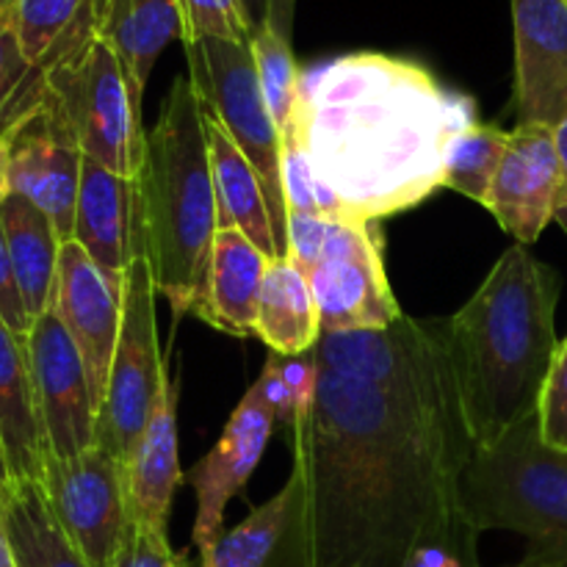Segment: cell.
<instances>
[{
    "label": "cell",
    "instance_id": "cell-23",
    "mask_svg": "<svg viewBox=\"0 0 567 567\" xmlns=\"http://www.w3.org/2000/svg\"><path fill=\"white\" fill-rule=\"evenodd\" d=\"M203 116L205 136H208L210 172H214L216 208H219V227H236L244 236L252 238L271 260H282L258 172L252 169L247 155L236 147V142L227 136L225 127L205 109Z\"/></svg>",
    "mask_w": 567,
    "mask_h": 567
},
{
    "label": "cell",
    "instance_id": "cell-9",
    "mask_svg": "<svg viewBox=\"0 0 567 567\" xmlns=\"http://www.w3.org/2000/svg\"><path fill=\"white\" fill-rule=\"evenodd\" d=\"M155 282L147 258L136 252L122 277V324L109 385L97 413V446L125 468L161 399L169 363L158 347Z\"/></svg>",
    "mask_w": 567,
    "mask_h": 567
},
{
    "label": "cell",
    "instance_id": "cell-33",
    "mask_svg": "<svg viewBox=\"0 0 567 567\" xmlns=\"http://www.w3.org/2000/svg\"><path fill=\"white\" fill-rule=\"evenodd\" d=\"M111 567H188V554L172 551L166 532L131 520Z\"/></svg>",
    "mask_w": 567,
    "mask_h": 567
},
{
    "label": "cell",
    "instance_id": "cell-22",
    "mask_svg": "<svg viewBox=\"0 0 567 567\" xmlns=\"http://www.w3.org/2000/svg\"><path fill=\"white\" fill-rule=\"evenodd\" d=\"M97 33L114 48L131 78L144 94L153 66L172 39H183V14L177 0H94Z\"/></svg>",
    "mask_w": 567,
    "mask_h": 567
},
{
    "label": "cell",
    "instance_id": "cell-25",
    "mask_svg": "<svg viewBox=\"0 0 567 567\" xmlns=\"http://www.w3.org/2000/svg\"><path fill=\"white\" fill-rule=\"evenodd\" d=\"M6 247L14 266L17 286L31 319L42 316L53 302L55 275H59L61 238L44 210L20 194H9L0 208Z\"/></svg>",
    "mask_w": 567,
    "mask_h": 567
},
{
    "label": "cell",
    "instance_id": "cell-11",
    "mask_svg": "<svg viewBox=\"0 0 567 567\" xmlns=\"http://www.w3.org/2000/svg\"><path fill=\"white\" fill-rule=\"evenodd\" d=\"M28 358L50 457H78L97 443V402L86 363L53 308L33 319Z\"/></svg>",
    "mask_w": 567,
    "mask_h": 567
},
{
    "label": "cell",
    "instance_id": "cell-34",
    "mask_svg": "<svg viewBox=\"0 0 567 567\" xmlns=\"http://www.w3.org/2000/svg\"><path fill=\"white\" fill-rule=\"evenodd\" d=\"M266 363L282 377V382H286L288 391H291L297 419L308 413L316 402V393H319V360H316V349L302 354L269 352V360H266Z\"/></svg>",
    "mask_w": 567,
    "mask_h": 567
},
{
    "label": "cell",
    "instance_id": "cell-32",
    "mask_svg": "<svg viewBox=\"0 0 567 567\" xmlns=\"http://www.w3.org/2000/svg\"><path fill=\"white\" fill-rule=\"evenodd\" d=\"M537 421H540L543 441L557 452H567V338L559 343L551 374L543 388Z\"/></svg>",
    "mask_w": 567,
    "mask_h": 567
},
{
    "label": "cell",
    "instance_id": "cell-45",
    "mask_svg": "<svg viewBox=\"0 0 567 567\" xmlns=\"http://www.w3.org/2000/svg\"><path fill=\"white\" fill-rule=\"evenodd\" d=\"M11 3H14V0H0V11H3V9H9Z\"/></svg>",
    "mask_w": 567,
    "mask_h": 567
},
{
    "label": "cell",
    "instance_id": "cell-26",
    "mask_svg": "<svg viewBox=\"0 0 567 567\" xmlns=\"http://www.w3.org/2000/svg\"><path fill=\"white\" fill-rule=\"evenodd\" d=\"M255 338L275 354H302L319 343V308L302 269L291 258L269 264L258 299Z\"/></svg>",
    "mask_w": 567,
    "mask_h": 567
},
{
    "label": "cell",
    "instance_id": "cell-8",
    "mask_svg": "<svg viewBox=\"0 0 567 567\" xmlns=\"http://www.w3.org/2000/svg\"><path fill=\"white\" fill-rule=\"evenodd\" d=\"M188 81L203 109L219 122L247 155L264 186L277 247L288 258V205L282 192V136L260 89L252 44L236 39L199 37L183 42Z\"/></svg>",
    "mask_w": 567,
    "mask_h": 567
},
{
    "label": "cell",
    "instance_id": "cell-30",
    "mask_svg": "<svg viewBox=\"0 0 567 567\" xmlns=\"http://www.w3.org/2000/svg\"><path fill=\"white\" fill-rule=\"evenodd\" d=\"M183 14V39L216 37L249 42L255 33L241 0H177Z\"/></svg>",
    "mask_w": 567,
    "mask_h": 567
},
{
    "label": "cell",
    "instance_id": "cell-41",
    "mask_svg": "<svg viewBox=\"0 0 567 567\" xmlns=\"http://www.w3.org/2000/svg\"><path fill=\"white\" fill-rule=\"evenodd\" d=\"M244 9H247V17L249 22H252V28L258 31L260 25H264V14H266V0H241Z\"/></svg>",
    "mask_w": 567,
    "mask_h": 567
},
{
    "label": "cell",
    "instance_id": "cell-40",
    "mask_svg": "<svg viewBox=\"0 0 567 567\" xmlns=\"http://www.w3.org/2000/svg\"><path fill=\"white\" fill-rule=\"evenodd\" d=\"M9 161H11V127L0 131V208L11 194V175H9Z\"/></svg>",
    "mask_w": 567,
    "mask_h": 567
},
{
    "label": "cell",
    "instance_id": "cell-36",
    "mask_svg": "<svg viewBox=\"0 0 567 567\" xmlns=\"http://www.w3.org/2000/svg\"><path fill=\"white\" fill-rule=\"evenodd\" d=\"M0 319L6 321V327H9L14 336L28 338V332H31L33 319L28 316L20 286H17L14 266H11L9 247H6L3 225H0Z\"/></svg>",
    "mask_w": 567,
    "mask_h": 567
},
{
    "label": "cell",
    "instance_id": "cell-14",
    "mask_svg": "<svg viewBox=\"0 0 567 567\" xmlns=\"http://www.w3.org/2000/svg\"><path fill=\"white\" fill-rule=\"evenodd\" d=\"M518 125L557 131L567 116V0H509Z\"/></svg>",
    "mask_w": 567,
    "mask_h": 567
},
{
    "label": "cell",
    "instance_id": "cell-31",
    "mask_svg": "<svg viewBox=\"0 0 567 567\" xmlns=\"http://www.w3.org/2000/svg\"><path fill=\"white\" fill-rule=\"evenodd\" d=\"M476 543L480 532L465 518H457L452 526L421 540L402 567H480Z\"/></svg>",
    "mask_w": 567,
    "mask_h": 567
},
{
    "label": "cell",
    "instance_id": "cell-24",
    "mask_svg": "<svg viewBox=\"0 0 567 567\" xmlns=\"http://www.w3.org/2000/svg\"><path fill=\"white\" fill-rule=\"evenodd\" d=\"M0 529L17 567H89L55 518L42 482L11 480L0 491Z\"/></svg>",
    "mask_w": 567,
    "mask_h": 567
},
{
    "label": "cell",
    "instance_id": "cell-27",
    "mask_svg": "<svg viewBox=\"0 0 567 567\" xmlns=\"http://www.w3.org/2000/svg\"><path fill=\"white\" fill-rule=\"evenodd\" d=\"M509 131L496 122H474L452 142L443 169V186L485 205L507 150Z\"/></svg>",
    "mask_w": 567,
    "mask_h": 567
},
{
    "label": "cell",
    "instance_id": "cell-2",
    "mask_svg": "<svg viewBox=\"0 0 567 567\" xmlns=\"http://www.w3.org/2000/svg\"><path fill=\"white\" fill-rule=\"evenodd\" d=\"M480 122L474 97L424 64L349 53L302 75L299 131L321 216L380 221L443 186L454 138Z\"/></svg>",
    "mask_w": 567,
    "mask_h": 567
},
{
    "label": "cell",
    "instance_id": "cell-7",
    "mask_svg": "<svg viewBox=\"0 0 567 567\" xmlns=\"http://www.w3.org/2000/svg\"><path fill=\"white\" fill-rule=\"evenodd\" d=\"M288 258L313 291L321 336L382 330L404 316L388 282L374 221L288 216Z\"/></svg>",
    "mask_w": 567,
    "mask_h": 567
},
{
    "label": "cell",
    "instance_id": "cell-1",
    "mask_svg": "<svg viewBox=\"0 0 567 567\" xmlns=\"http://www.w3.org/2000/svg\"><path fill=\"white\" fill-rule=\"evenodd\" d=\"M319 393L293 421L310 567H402L460 513L474 452L446 319L402 316L316 343Z\"/></svg>",
    "mask_w": 567,
    "mask_h": 567
},
{
    "label": "cell",
    "instance_id": "cell-4",
    "mask_svg": "<svg viewBox=\"0 0 567 567\" xmlns=\"http://www.w3.org/2000/svg\"><path fill=\"white\" fill-rule=\"evenodd\" d=\"M219 233L203 103L192 81L175 78L158 122L144 138L136 175V252L147 258L155 291L172 319L194 313Z\"/></svg>",
    "mask_w": 567,
    "mask_h": 567
},
{
    "label": "cell",
    "instance_id": "cell-16",
    "mask_svg": "<svg viewBox=\"0 0 567 567\" xmlns=\"http://www.w3.org/2000/svg\"><path fill=\"white\" fill-rule=\"evenodd\" d=\"M50 308L66 327L83 363H86L100 413L116 338H120L122 280L105 275L75 241H66L61 244L59 275H55Z\"/></svg>",
    "mask_w": 567,
    "mask_h": 567
},
{
    "label": "cell",
    "instance_id": "cell-44",
    "mask_svg": "<svg viewBox=\"0 0 567 567\" xmlns=\"http://www.w3.org/2000/svg\"><path fill=\"white\" fill-rule=\"evenodd\" d=\"M11 482V476H9V468H6V460H3V449H0V491H3L6 485H9Z\"/></svg>",
    "mask_w": 567,
    "mask_h": 567
},
{
    "label": "cell",
    "instance_id": "cell-17",
    "mask_svg": "<svg viewBox=\"0 0 567 567\" xmlns=\"http://www.w3.org/2000/svg\"><path fill=\"white\" fill-rule=\"evenodd\" d=\"M188 567H310L308 532H305V496L297 476L255 507L230 532H221L199 563Z\"/></svg>",
    "mask_w": 567,
    "mask_h": 567
},
{
    "label": "cell",
    "instance_id": "cell-18",
    "mask_svg": "<svg viewBox=\"0 0 567 567\" xmlns=\"http://www.w3.org/2000/svg\"><path fill=\"white\" fill-rule=\"evenodd\" d=\"M72 241L105 275L122 280L136 258V177L83 161Z\"/></svg>",
    "mask_w": 567,
    "mask_h": 567
},
{
    "label": "cell",
    "instance_id": "cell-10",
    "mask_svg": "<svg viewBox=\"0 0 567 567\" xmlns=\"http://www.w3.org/2000/svg\"><path fill=\"white\" fill-rule=\"evenodd\" d=\"M42 487L89 567H111L131 526L125 468L94 443L72 460L48 457Z\"/></svg>",
    "mask_w": 567,
    "mask_h": 567
},
{
    "label": "cell",
    "instance_id": "cell-12",
    "mask_svg": "<svg viewBox=\"0 0 567 567\" xmlns=\"http://www.w3.org/2000/svg\"><path fill=\"white\" fill-rule=\"evenodd\" d=\"M81 144L48 92L11 125V194L31 199L48 214L61 241H72L83 172Z\"/></svg>",
    "mask_w": 567,
    "mask_h": 567
},
{
    "label": "cell",
    "instance_id": "cell-19",
    "mask_svg": "<svg viewBox=\"0 0 567 567\" xmlns=\"http://www.w3.org/2000/svg\"><path fill=\"white\" fill-rule=\"evenodd\" d=\"M271 258L236 227H219L192 316L230 338H255L258 299Z\"/></svg>",
    "mask_w": 567,
    "mask_h": 567
},
{
    "label": "cell",
    "instance_id": "cell-35",
    "mask_svg": "<svg viewBox=\"0 0 567 567\" xmlns=\"http://www.w3.org/2000/svg\"><path fill=\"white\" fill-rule=\"evenodd\" d=\"M31 66L33 64H28L20 39H17L14 17H11L9 6V9L0 11V131H6V111H9L11 100H14L17 89L25 81Z\"/></svg>",
    "mask_w": 567,
    "mask_h": 567
},
{
    "label": "cell",
    "instance_id": "cell-6",
    "mask_svg": "<svg viewBox=\"0 0 567 567\" xmlns=\"http://www.w3.org/2000/svg\"><path fill=\"white\" fill-rule=\"evenodd\" d=\"M39 64L44 92L75 133L83 155L111 172L136 177L147 138L142 94L133 89L114 48L97 33L94 0Z\"/></svg>",
    "mask_w": 567,
    "mask_h": 567
},
{
    "label": "cell",
    "instance_id": "cell-43",
    "mask_svg": "<svg viewBox=\"0 0 567 567\" xmlns=\"http://www.w3.org/2000/svg\"><path fill=\"white\" fill-rule=\"evenodd\" d=\"M0 567H17L14 554H11V546L9 540H6L3 529H0Z\"/></svg>",
    "mask_w": 567,
    "mask_h": 567
},
{
    "label": "cell",
    "instance_id": "cell-21",
    "mask_svg": "<svg viewBox=\"0 0 567 567\" xmlns=\"http://www.w3.org/2000/svg\"><path fill=\"white\" fill-rule=\"evenodd\" d=\"M0 449L11 480L42 482L50 457L33 385L28 338L0 319Z\"/></svg>",
    "mask_w": 567,
    "mask_h": 567
},
{
    "label": "cell",
    "instance_id": "cell-38",
    "mask_svg": "<svg viewBox=\"0 0 567 567\" xmlns=\"http://www.w3.org/2000/svg\"><path fill=\"white\" fill-rule=\"evenodd\" d=\"M293 17H297V0H266L264 25H269L288 42L293 37Z\"/></svg>",
    "mask_w": 567,
    "mask_h": 567
},
{
    "label": "cell",
    "instance_id": "cell-42",
    "mask_svg": "<svg viewBox=\"0 0 567 567\" xmlns=\"http://www.w3.org/2000/svg\"><path fill=\"white\" fill-rule=\"evenodd\" d=\"M509 567H567V559H543V557H529V554H526L520 563Z\"/></svg>",
    "mask_w": 567,
    "mask_h": 567
},
{
    "label": "cell",
    "instance_id": "cell-13",
    "mask_svg": "<svg viewBox=\"0 0 567 567\" xmlns=\"http://www.w3.org/2000/svg\"><path fill=\"white\" fill-rule=\"evenodd\" d=\"M275 426V413L255 382L236 404L214 449L188 474L194 502H197L192 529L197 551H205L221 535L227 504L247 487L249 476L255 474L266 446H269Z\"/></svg>",
    "mask_w": 567,
    "mask_h": 567
},
{
    "label": "cell",
    "instance_id": "cell-39",
    "mask_svg": "<svg viewBox=\"0 0 567 567\" xmlns=\"http://www.w3.org/2000/svg\"><path fill=\"white\" fill-rule=\"evenodd\" d=\"M557 147H559V164H563V188H559V205L554 221H559V227L567 233V116L563 125L557 127Z\"/></svg>",
    "mask_w": 567,
    "mask_h": 567
},
{
    "label": "cell",
    "instance_id": "cell-3",
    "mask_svg": "<svg viewBox=\"0 0 567 567\" xmlns=\"http://www.w3.org/2000/svg\"><path fill=\"white\" fill-rule=\"evenodd\" d=\"M563 280L551 266L513 244L474 297L449 316V349L474 446H493L537 413L559 352Z\"/></svg>",
    "mask_w": 567,
    "mask_h": 567
},
{
    "label": "cell",
    "instance_id": "cell-37",
    "mask_svg": "<svg viewBox=\"0 0 567 567\" xmlns=\"http://www.w3.org/2000/svg\"><path fill=\"white\" fill-rule=\"evenodd\" d=\"M255 382H258L260 393H264V399H266V404H269L271 413H275L277 424L293 426V419H297V410H293L291 391H288V385H286V382H282V377L277 374V371L271 369L269 363H266L264 371H260V377Z\"/></svg>",
    "mask_w": 567,
    "mask_h": 567
},
{
    "label": "cell",
    "instance_id": "cell-29",
    "mask_svg": "<svg viewBox=\"0 0 567 567\" xmlns=\"http://www.w3.org/2000/svg\"><path fill=\"white\" fill-rule=\"evenodd\" d=\"M86 6L89 0H14L11 17L28 64H39Z\"/></svg>",
    "mask_w": 567,
    "mask_h": 567
},
{
    "label": "cell",
    "instance_id": "cell-20",
    "mask_svg": "<svg viewBox=\"0 0 567 567\" xmlns=\"http://www.w3.org/2000/svg\"><path fill=\"white\" fill-rule=\"evenodd\" d=\"M183 482L181 441H177V385L166 374L161 399L147 430L138 437L125 465L127 513L133 524L166 532L172 498Z\"/></svg>",
    "mask_w": 567,
    "mask_h": 567
},
{
    "label": "cell",
    "instance_id": "cell-5",
    "mask_svg": "<svg viewBox=\"0 0 567 567\" xmlns=\"http://www.w3.org/2000/svg\"><path fill=\"white\" fill-rule=\"evenodd\" d=\"M460 513L476 532H515L529 557L567 559V452L548 446L537 413L493 446H474L460 480Z\"/></svg>",
    "mask_w": 567,
    "mask_h": 567
},
{
    "label": "cell",
    "instance_id": "cell-28",
    "mask_svg": "<svg viewBox=\"0 0 567 567\" xmlns=\"http://www.w3.org/2000/svg\"><path fill=\"white\" fill-rule=\"evenodd\" d=\"M252 44V59L258 66L260 89H264L266 105L275 116L280 133L297 120L299 105H302V75L288 39L271 31L269 25H260L249 39Z\"/></svg>",
    "mask_w": 567,
    "mask_h": 567
},
{
    "label": "cell",
    "instance_id": "cell-15",
    "mask_svg": "<svg viewBox=\"0 0 567 567\" xmlns=\"http://www.w3.org/2000/svg\"><path fill=\"white\" fill-rule=\"evenodd\" d=\"M563 164L557 131L543 125H515L496 172L485 208L515 244L532 247L557 216Z\"/></svg>",
    "mask_w": 567,
    "mask_h": 567
}]
</instances>
